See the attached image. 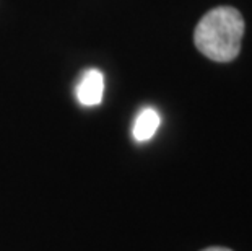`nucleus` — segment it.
<instances>
[{"mask_svg": "<svg viewBox=\"0 0 252 251\" xmlns=\"http://www.w3.org/2000/svg\"><path fill=\"white\" fill-rule=\"evenodd\" d=\"M244 35V18L233 7H217L207 12L194 31V44L215 62H231L239 56Z\"/></svg>", "mask_w": 252, "mask_h": 251, "instance_id": "nucleus-1", "label": "nucleus"}, {"mask_svg": "<svg viewBox=\"0 0 252 251\" xmlns=\"http://www.w3.org/2000/svg\"><path fill=\"white\" fill-rule=\"evenodd\" d=\"M75 97L83 106H96L103 101L104 97V75L98 69H88L82 73L77 87Z\"/></svg>", "mask_w": 252, "mask_h": 251, "instance_id": "nucleus-2", "label": "nucleus"}, {"mask_svg": "<svg viewBox=\"0 0 252 251\" xmlns=\"http://www.w3.org/2000/svg\"><path fill=\"white\" fill-rule=\"evenodd\" d=\"M161 117L155 108H143L133 122L132 136L137 142H147L157 134Z\"/></svg>", "mask_w": 252, "mask_h": 251, "instance_id": "nucleus-3", "label": "nucleus"}, {"mask_svg": "<svg viewBox=\"0 0 252 251\" xmlns=\"http://www.w3.org/2000/svg\"><path fill=\"white\" fill-rule=\"evenodd\" d=\"M202 251H233V250H228V248H221V247H212V248H205Z\"/></svg>", "mask_w": 252, "mask_h": 251, "instance_id": "nucleus-4", "label": "nucleus"}]
</instances>
